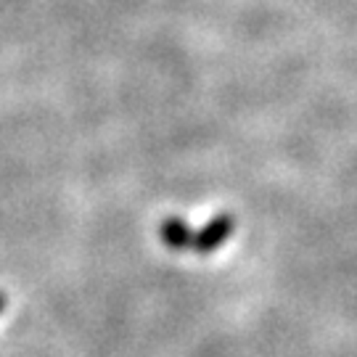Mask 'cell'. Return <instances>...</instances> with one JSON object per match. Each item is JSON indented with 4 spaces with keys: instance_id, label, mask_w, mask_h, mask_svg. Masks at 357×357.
<instances>
[{
    "instance_id": "cell-1",
    "label": "cell",
    "mask_w": 357,
    "mask_h": 357,
    "mask_svg": "<svg viewBox=\"0 0 357 357\" xmlns=\"http://www.w3.org/2000/svg\"><path fill=\"white\" fill-rule=\"evenodd\" d=\"M233 230H236V217L225 215V212L215 215L204 228L196 230V236H193V252L202 257L215 255L217 249L233 236Z\"/></svg>"
},
{
    "instance_id": "cell-2",
    "label": "cell",
    "mask_w": 357,
    "mask_h": 357,
    "mask_svg": "<svg viewBox=\"0 0 357 357\" xmlns=\"http://www.w3.org/2000/svg\"><path fill=\"white\" fill-rule=\"evenodd\" d=\"M193 233L191 225L183 220V217H167L159 225V238L167 249H175V252H188L193 249Z\"/></svg>"
},
{
    "instance_id": "cell-3",
    "label": "cell",
    "mask_w": 357,
    "mask_h": 357,
    "mask_svg": "<svg viewBox=\"0 0 357 357\" xmlns=\"http://www.w3.org/2000/svg\"><path fill=\"white\" fill-rule=\"evenodd\" d=\"M6 302H8V299H6V294L0 291V312H3V310H6Z\"/></svg>"
}]
</instances>
